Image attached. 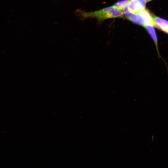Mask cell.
Wrapping results in <instances>:
<instances>
[{
	"label": "cell",
	"instance_id": "cell-1",
	"mask_svg": "<svg viewBox=\"0 0 168 168\" xmlns=\"http://www.w3.org/2000/svg\"><path fill=\"white\" fill-rule=\"evenodd\" d=\"M75 13L76 16L82 20L90 18H95L99 21H101L110 18L124 17L122 11L113 6L91 12H86L81 9H77Z\"/></svg>",
	"mask_w": 168,
	"mask_h": 168
},
{
	"label": "cell",
	"instance_id": "cell-3",
	"mask_svg": "<svg viewBox=\"0 0 168 168\" xmlns=\"http://www.w3.org/2000/svg\"><path fill=\"white\" fill-rule=\"evenodd\" d=\"M152 17L155 27L168 34V21L154 15Z\"/></svg>",
	"mask_w": 168,
	"mask_h": 168
},
{
	"label": "cell",
	"instance_id": "cell-6",
	"mask_svg": "<svg viewBox=\"0 0 168 168\" xmlns=\"http://www.w3.org/2000/svg\"><path fill=\"white\" fill-rule=\"evenodd\" d=\"M130 1L121 0L116 3L113 6L122 11L123 8L128 4Z\"/></svg>",
	"mask_w": 168,
	"mask_h": 168
},
{
	"label": "cell",
	"instance_id": "cell-8",
	"mask_svg": "<svg viewBox=\"0 0 168 168\" xmlns=\"http://www.w3.org/2000/svg\"><path fill=\"white\" fill-rule=\"evenodd\" d=\"M152 0H146V2H148L151 1H152Z\"/></svg>",
	"mask_w": 168,
	"mask_h": 168
},
{
	"label": "cell",
	"instance_id": "cell-7",
	"mask_svg": "<svg viewBox=\"0 0 168 168\" xmlns=\"http://www.w3.org/2000/svg\"><path fill=\"white\" fill-rule=\"evenodd\" d=\"M138 1L141 4V6L144 8H145L146 5V0H136Z\"/></svg>",
	"mask_w": 168,
	"mask_h": 168
},
{
	"label": "cell",
	"instance_id": "cell-5",
	"mask_svg": "<svg viewBox=\"0 0 168 168\" xmlns=\"http://www.w3.org/2000/svg\"><path fill=\"white\" fill-rule=\"evenodd\" d=\"M143 27L147 30L154 42L158 54L159 55V54L158 47L157 39L154 26L151 25L147 24L144 25Z\"/></svg>",
	"mask_w": 168,
	"mask_h": 168
},
{
	"label": "cell",
	"instance_id": "cell-4",
	"mask_svg": "<svg viewBox=\"0 0 168 168\" xmlns=\"http://www.w3.org/2000/svg\"><path fill=\"white\" fill-rule=\"evenodd\" d=\"M128 6L129 11L136 14H139L145 9L136 0H130Z\"/></svg>",
	"mask_w": 168,
	"mask_h": 168
},
{
	"label": "cell",
	"instance_id": "cell-2",
	"mask_svg": "<svg viewBox=\"0 0 168 168\" xmlns=\"http://www.w3.org/2000/svg\"><path fill=\"white\" fill-rule=\"evenodd\" d=\"M122 11L126 18L134 23L143 26L146 25L145 20L140 14H136L132 13L129 11L127 6L123 8Z\"/></svg>",
	"mask_w": 168,
	"mask_h": 168
}]
</instances>
